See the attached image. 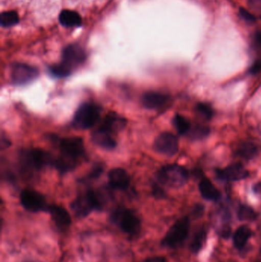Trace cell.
Instances as JSON below:
<instances>
[{"label": "cell", "mask_w": 261, "mask_h": 262, "mask_svg": "<svg viewBox=\"0 0 261 262\" xmlns=\"http://www.w3.org/2000/svg\"><path fill=\"white\" fill-rule=\"evenodd\" d=\"M257 151V146L254 143L246 142L241 143L240 146L238 147L237 154L242 158L249 160L254 157Z\"/></svg>", "instance_id": "7402d4cb"}, {"label": "cell", "mask_w": 261, "mask_h": 262, "mask_svg": "<svg viewBox=\"0 0 261 262\" xmlns=\"http://www.w3.org/2000/svg\"><path fill=\"white\" fill-rule=\"evenodd\" d=\"M101 117L99 107L93 103L81 104L74 115L72 125L78 130H87L98 123Z\"/></svg>", "instance_id": "3957f363"}, {"label": "cell", "mask_w": 261, "mask_h": 262, "mask_svg": "<svg viewBox=\"0 0 261 262\" xmlns=\"http://www.w3.org/2000/svg\"><path fill=\"white\" fill-rule=\"evenodd\" d=\"M61 154L73 157L78 160L85 154L84 142L81 137H67L61 140L59 143Z\"/></svg>", "instance_id": "8fae6325"}, {"label": "cell", "mask_w": 261, "mask_h": 262, "mask_svg": "<svg viewBox=\"0 0 261 262\" xmlns=\"http://www.w3.org/2000/svg\"><path fill=\"white\" fill-rule=\"evenodd\" d=\"M39 75L37 68L25 63H14L11 66L10 77L12 82L24 85L36 79Z\"/></svg>", "instance_id": "52a82bcc"}, {"label": "cell", "mask_w": 261, "mask_h": 262, "mask_svg": "<svg viewBox=\"0 0 261 262\" xmlns=\"http://www.w3.org/2000/svg\"><path fill=\"white\" fill-rule=\"evenodd\" d=\"M91 140L97 146L108 150L115 149L116 146V141L113 138V134L101 127L92 133Z\"/></svg>", "instance_id": "2e32d148"}, {"label": "cell", "mask_w": 261, "mask_h": 262, "mask_svg": "<svg viewBox=\"0 0 261 262\" xmlns=\"http://www.w3.org/2000/svg\"><path fill=\"white\" fill-rule=\"evenodd\" d=\"M20 202L28 212L37 213L39 212H48L49 206L45 199L40 192L33 189H24L20 194Z\"/></svg>", "instance_id": "8992f818"}, {"label": "cell", "mask_w": 261, "mask_h": 262, "mask_svg": "<svg viewBox=\"0 0 261 262\" xmlns=\"http://www.w3.org/2000/svg\"><path fill=\"white\" fill-rule=\"evenodd\" d=\"M204 208L203 206H196L195 208L194 212H193V215L196 217H199L202 213H203Z\"/></svg>", "instance_id": "d6a6232c"}, {"label": "cell", "mask_w": 261, "mask_h": 262, "mask_svg": "<svg viewBox=\"0 0 261 262\" xmlns=\"http://www.w3.org/2000/svg\"><path fill=\"white\" fill-rule=\"evenodd\" d=\"M154 148L159 154L172 157L179 151V141L174 134L162 133L155 140Z\"/></svg>", "instance_id": "30bf717a"}, {"label": "cell", "mask_w": 261, "mask_h": 262, "mask_svg": "<svg viewBox=\"0 0 261 262\" xmlns=\"http://www.w3.org/2000/svg\"><path fill=\"white\" fill-rule=\"evenodd\" d=\"M253 5H261V0H249Z\"/></svg>", "instance_id": "e575fe53"}, {"label": "cell", "mask_w": 261, "mask_h": 262, "mask_svg": "<svg viewBox=\"0 0 261 262\" xmlns=\"http://www.w3.org/2000/svg\"><path fill=\"white\" fill-rule=\"evenodd\" d=\"M48 212L50 214L55 226L60 230L65 231L70 227L72 217L65 208L58 205H51L49 206Z\"/></svg>", "instance_id": "7c38bea8"}, {"label": "cell", "mask_w": 261, "mask_h": 262, "mask_svg": "<svg viewBox=\"0 0 261 262\" xmlns=\"http://www.w3.org/2000/svg\"><path fill=\"white\" fill-rule=\"evenodd\" d=\"M198 113L202 115L205 119L209 120L212 118L213 111L211 106L205 103H199L196 107Z\"/></svg>", "instance_id": "f1b7e54d"}, {"label": "cell", "mask_w": 261, "mask_h": 262, "mask_svg": "<svg viewBox=\"0 0 261 262\" xmlns=\"http://www.w3.org/2000/svg\"><path fill=\"white\" fill-rule=\"evenodd\" d=\"M189 230V220L188 217L179 219L175 224L169 229L167 235L162 241V245L165 247L174 249L182 244Z\"/></svg>", "instance_id": "5b68a950"}, {"label": "cell", "mask_w": 261, "mask_h": 262, "mask_svg": "<svg viewBox=\"0 0 261 262\" xmlns=\"http://www.w3.org/2000/svg\"><path fill=\"white\" fill-rule=\"evenodd\" d=\"M188 135L193 140H201L205 138L209 134L210 129L205 126H196L193 128H190Z\"/></svg>", "instance_id": "484cf974"}, {"label": "cell", "mask_w": 261, "mask_h": 262, "mask_svg": "<svg viewBox=\"0 0 261 262\" xmlns=\"http://www.w3.org/2000/svg\"><path fill=\"white\" fill-rule=\"evenodd\" d=\"M70 209L78 218H85L93 211L102 210L103 204L94 191L88 190L70 203Z\"/></svg>", "instance_id": "7a4b0ae2"}, {"label": "cell", "mask_w": 261, "mask_h": 262, "mask_svg": "<svg viewBox=\"0 0 261 262\" xmlns=\"http://www.w3.org/2000/svg\"><path fill=\"white\" fill-rule=\"evenodd\" d=\"M158 181L162 185L180 187L188 181V171L179 165H167L159 169L157 172Z\"/></svg>", "instance_id": "277c9868"}, {"label": "cell", "mask_w": 261, "mask_h": 262, "mask_svg": "<svg viewBox=\"0 0 261 262\" xmlns=\"http://www.w3.org/2000/svg\"><path fill=\"white\" fill-rule=\"evenodd\" d=\"M85 60L86 53L84 49L78 45H70L63 50L61 64L72 72L73 69L79 67Z\"/></svg>", "instance_id": "ba28073f"}, {"label": "cell", "mask_w": 261, "mask_h": 262, "mask_svg": "<svg viewBox=\"0 0 261 262\" xmlns=\"http://www.w3.org/2000/svg\"><path fill=\"white\" fill-rule=\"evenodd\" d=\"M49 70L51 75L55 77V78H65V77L69 76L72 74V72L67 70L61 63L51 66Z\"/></svg>", "instance_id": "83f0119b"}, {"label": "cell", "mask_w": 261, "mask_h": 262, "mask_svg": "<svg viewBox=\"0 0 261 262\" xmlns=\"http://www.w3.org/2000/svg\"><path fill=\"white\" fill-rule=\"evenodd\" d=\"M21 157L25 166L35 169H41L48 165H54L55 162L49 152L40 149L26 151Z\"/></svg>", "instance_id": "9c48e42d"}, {"label": "cell", "mask_w": 261, "mask_h": 262, "mask_svg": "<svg viewBox=\"0 0 261 262\" xmlns=\"http://www.w3.org/2000/svg\"><path fill=\"white\" fill-rule=\"evenodd\" d=\"M59 21L65 27H78L82 23L81 15L72 10H63L59 15Z\"/></svg>", "instance_id": "ac0fdd59"}, {"label": "cell", "mask_w": 261, "mask_h": 262, "mask_svg": "<svg viewBox=\"0 0 261 262\" xmlns=\"http://www.w3.org/2000/svg\"><path fill=\"white\" fill-rule=\"evenodd\" d=\"M260 63H261V61H260Z\"/></svg>", "instance_id": "8d00e7d4"}, {"label": "cell", "mask_w": 261, "mask_h": 262, "mask_svg": "<svg viewBox=\"0 0 261 262\" xmlns=\"http://www.w3.org/2000/svg\"><path fill=\"white\" fill-rule=\"evenodd\" d=\"M239 12H240V15L242 18L245 19V21H248V23H254L257 20L256 19V17L253 14H251V12H248L245 8L241 7L240 9H239Z\"/></svg>", "instance_id": "f546056e"}, {"label": "cell", "mask_w": 261, "mask_h": 262, "mask_svg": "<svg viewBox=\"0 0 261 262\" xmlns=\"http://www.w3.org/2000/svg\"><path fill=\"white\" fill-rule=\"evenodd\" d=\"M255 191L258 193H260L261 195V183H259L258 185H257L255 187Z\"/></svg>", "instance_id": "d590c367"}, {"label": "cell", "mask_w": 261, "mask_h": 262, "mask_svg": "<svg viewBox=\"0 0 261 262\" xmlns=\"http://www.w3.org/2000/svg\"><path fill=\"white\" fill-rule=\"evenodd\" d=\"M127 124V119L124 117L115 112H109L108 115L105 117L101 127L113 134L124 130Z\"/></svg>", "instance_id": "e0dca14e"}, {"label": "cell", "mask_w": 261, "mask_h": 262, "mask_svg": "<svg viewBox=\"0 0 261 262\" xmlns=\"http://www.w3.org/2000/svg\"><path fill=\"white\" fill-rule=\"evenodd\" d=\"M239 220L242 221H253L257 217V214L251 208L247 206H242L238 212Z\"/></svg>", "instance_id": "4316f807"}, {"label": "cell", "mask_w": 261, "mask_h": 262, "mask_svg": "<svg viewBox=\"0 0 261 262\" xmlns=\"http://www.w3.org/2000/svg\"><path fill=\"white\" fill-rule=\"evenodd\" d=\"M144 262H167V261L164 257L155 256L147 258Z\"/></svg>", "instance_id": "1f68e13d"}, {"label": "cell", "mask_w": 261, "mask_h": 262, "mask_svg": "<svg viewBox=\"0 0 261 262\" xmlns=\"http://www.w3.org/2000/svg\"><path fill=\"white\" fill-rule=\"evenodd\" d=\"M110 220L130 237L137 235L141 231V221L133 211L118 208L112 212Z\"/></svg>", "instance_id": "6da1fadb"}, {"label": "cell", "mask_w": 261, "mask_h": 262, "mask_svg": "<svg viewBox=\"0 0 261 262\" xmlns=\"http://www.w3.org/2000/svg\"><path fill=\"white\" fill-rule=\"evenodd\" d=\"M77 164V159L73 157H68V156L61 154V157H58L57 160L54 162V166L57 168L58 171L61 173L69 172L75 169Z\"/></svg>", "instance_id": "ffe728a7"}, {"label": "cell", "mask_w": 261, "mask_h": 262, "mask_svg": "<svg viewBox=\"0 0 261 262\" xmlns=\"http://www.w3.org/2000/svg\"><path fill=\"white\" fill-rule=\"evenodd\" d=\"M153 193H154L155 196L158 197V198H161V197L163 196V191L162 189H159V188H156L153 191Z\"/></svg>", "instance_id": "836d02e7"}, {"label": "cell", "mask_w": 261, "mask_h": 262, "mask_svg": "<svg viewBox=\"0 0 261 262\" xmlns=\"http://www.w3.org/2000/svg\"><path fill=\"white\" fill-rule=\"evenodd\" d=\"M251 236V230L246 226H241L234 235V244L237 249L245 247L248 239Z\"/></svg>", "instance_id": "44dd1931"}, {"label": "cell", "mask_w": 261, "mask_h": 262, "mask_svg": "<svg viewBox=\"0 0 261 262\" xmlns=\"http://www.w3.org/2000/svg\"><path fill=\"white\" fill-rule=\"evenodd\" d=\"M254 44L256 49H261V30L257 31L254 34Z\"/></svg>", "instance_id": "4dcf8cb0"}, {"label": "cell", "mask_w": 261, "mask_h": 262, "mask_svg": "<svg viewBox=\"0 0 261 262\" xmlns=\"http://www.w3.org/2000/svg\"><path fill=\"white\" fill-rule=\"evenodd\" d=\"M248 175V171L239 163L231 165L225 169L217 171L218 177L225 181H239L246 178Z\"/></svg>", "instance_id": "4fadbf2b"}, {"label": "cell", "mask_w": 261, "mask_h": 262, "mask_svg": "<svg viewBox=\"0 0 261 262\" xmlns=\"http://www.w3.org/2000/svg\"><path fill=\"white\" fill-rule=\"evenodd\" d=\"M206 240V232L203 229L199 231L195 235L191 243V250L194 253H197L203 247Z\"/></svg>", "instance_id": "d4e9b609"}, {"label": "cell", "mask_w": 261, "mask_h": 262, "mask_svg": "<svg viewBox=\"0 0 261 262\" xmlns=\"http://www.w3.org/2000/svg\"><path fill=\"white\" fill-rule=\"evenodd\" d=\"M19 21L18 14L14 11H8L1 14L0 23L3 27H11L15 26Z\"/></svg>", "instance_id": "603a6c76"}, {"label": "cell", "mask_w": 261, "mask_h": 262, "mask_svg": "<svg viewBox=\"0 0 261 262\" xmlns=\"http://www.w3.org/2000/svg\"><path fill=\"white\" fill-rule=\"evenodd\" d=\"M199 191L205 200L215 201L220 198V192L208 179H204L200 182Z\"/></svg>", "instance_id": "d6986e66"}, {"label": "cell", "mask_w": 261, "mask_h": 262, "mask_svg": "<svg viewBox=\"0 0 261 262\" xmlns=\"http://www.w3.org/2000/svg\"><path fill=\"white\" fill-rule=\"evenodd\" d=\"M173 124L174 127H176L178 133L181 135L187 134L190 130V124L186 118H184L182 115H176V116L173 118Z\"/></svg>", "instance_id": "cb8c5ba5"}, {"label": "cell", "mask_w": 261, "mask_h": 262, "mask_svg": "<svg viewBox=\"0 0 261 262\" xmlns=\"http://www.w3.org/2000/svg\"><path fill=\"white\" fill-rule=\"evenodd\" d=\"M108 180L110 187L116 190H126L130 186V177L122 168L111 169L108 173Z\"/></svg>", "instance_id": "5bb4252c"}, {"label": "cell", "mask_w": 261, "mask_h": 262, "mask_svg": "<svg viewBox=\"0 0 261 262\" xmlns=\"http://www.w3.org/2000/svg\"><path fill=\"white\" fill-rule=\"evenodd\" d=\"M170 101L165 94L157 92H147L144 94L141 99L143 105L150 110H157L164 107Z\"/></svg>", "instance_id": "9a60e30c"}]
</instances>
